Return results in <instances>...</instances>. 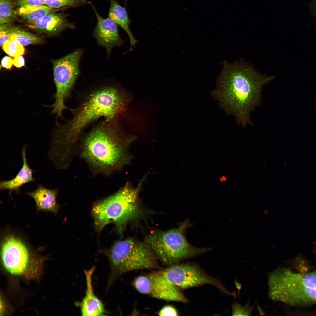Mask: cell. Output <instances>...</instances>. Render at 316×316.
<instances>
[{"mask_svg":"<svg viewBox=\"0 0 316 316\" xmlns=\"http://www.w3.org/2000/svg\"><path fill=\"white\" fill-rule=\"evenodd\" d=\"M269 296L274 301L292 306L316 304V269L306 273L278 269L270 274Z\"/></svg>","mask_w":316,"mask_h":316,"instance_id":"cell-4","label":"cell"},{"mask_svg":"<svg viewBox=\"0 0 316 316\" xmlns=\"http://www.w3.org/2000/svg\"><path fill=\"white\" fill-rule=\"evenodd\" d=\"M94 11L97 23L93 35L98 44L105 48L108 57L112 48L120 46L124 41L120 37L117 24L109 18H104L98 12L91 3L90 4Z\"/></svg>","mask_w":316,"mask_h":316,"instance_id":"cell-12","label":"cell"},{"mask_svg":"<svg viewBox=\"0 0 316 316\" xmlns=\"http://www.w3.org/2000/svg\"><path fill=\"white\" fill-rule=\"evenodd\" d=\"M1 258L5 269L11 274L19 275L25 270L28 262L27 248L18 238L7 236L3 243Z\"/></svg>","mask_w":316,"mask_h":316,"instance_id":"cell-11","label":"cell"},{"mask_svg":"<svg viewBox=\"0 0 316 316\" xmlns=\"http://www.w3.org/2000/svg\"><path fill=\"white\" fill-rule=\"evenodd\" d=\"M133 285L140 293L157 299L184 303L188 301L179 288L169 282L161 271L137 277Z\"/></svg>","mask_w":316,"mask_h":316,"instance_id":"cell-10","label":"cell"},{"mask_svg":"<svg viewBox=\"0 0 316 316\" xmlns=\"http://www.w3.org/2000/svg\"><path fill=\"white\" fill-rule=\"evenodd\" d=\"M90 3L87 0H45V5L59 10L78 7Z\"/></svg>","mask_w":316,"mask_h":316,"instance_id":"cell-21","label":"cell"},{"mask_svg":"<svg viewBox=\"0 0 316 316\" xmlns=\"http://www.w3.org/2000/svg\"><path fill=\"white\" fill-rule=\"evenodd\" d=\"M92 269L86 272L87 289L86 294L80 304L82 315L103 316L105 311L101 300L94 294L91 283Z\"/></svg>","mask_w":316,"mask_h":316,"instance_id":"cell-16","label":"cell"},{"mask_svg":"<svg viewBox=\"0 0 316 316\" xmlns=\"http://www.w3.org/2000/svg\"><path fill=\"white\" fill-rule=\"evenodd\" d=\"M169 266L161 272L169 282L180 288L186 289L209 284L222 292L232 295L220 281L209 275L196 265L179 263Z\"/></svg>","mask_w":316,"mask_h":316,"instance_id":"cell-9","label":"cell"},{"mask_svg":"<svg viewBox=\"0 0 316 316\" xmlns=\"http://www.w3.org/2000/svg\"><path fill=\"white\" fill-rule=\"evenodd\" d=\"M274 78L258 73L243 61H225L213 93L227 111L245 126L250 123V112L260 102L262 87Z\"/></svg>","mask_w":316,"mask_h":316,"instance_id":"cell-2","label":"cell"},{"mask_svg":"<svg viewBox=\"0 0 316 316\" xmlns=\"http://www.w3.org/2000/svg\"><path fill=\"white\" fill-rule=\"evenodd\" d=\"M83 50L77 49L66 56L53 61L54 81L56 91L55 101L51 105L52 113L61 117L63 111L68 109L65 104L70 96L80 74V62Z\"/></svg>","mask_w":316,"mask_h":316,"instance_id":"cell-8","label":"cell"},{"mask_svg":"<svg viewBox=\"0 0 316 316\" xmlns=\"http://www.w3.org/2000/svg\"><path fill=\"white\" fill-rule=\"evenodd\" d=\"M190 225L189 220L187 219L177 228L154 232L145 237V243L152 249L158 259L169 266L211 250V248L195 247L188 242L185 233Z\"/></svg>","mask_w":316,"mask_h":316,"instance_id":"cell-6","label":"cell"},{"mask_svg":"<svg viewBox=\"0 0 316 316\" xmlns=\"http://www.w3.org/2000/svg\"><path fill=\"white\" fill-rule=\"evenodd\" d=\"M227 180V178L225 176L223 175L221 176L219 178V181L221 183L225 182Z\"/></svg>","mask_w":316,"mask_h":316,"instance_id":"cell-30","label":"cell"},{"mask_svg":"<svg viewBox=\"0 0 316 316\" xmlns=\"http://www.w3.org/2000/svg\"><path fill=\"white\" fill-rule=\"evenodd\" d=\"M26 193L34 199L38 210L54 213L57 212L59 206L56 201L57 189H48L40 184L34 191Z\"/></svg>","mask_w":316,"mask_h":316,"instance_id":"cell-14","label":"cell"},{"mask_svg":"<svg viewBox=\"0 0 316 316\" xmlns=\"http://www.w3.org/2000/svg\"><path fill=\"white\" fill-rule=\"evenodd\" d=\"M13 64L16 67L20 68L25 64V61L24 57L22 56H16L13 59Z\"/></svg>","mask_w":316,"mask_h":316,"instance_id":"cell-28","label":"cell"},{"mask_svg":"<svg viewBox=\"0 0 316 316\" xmlns=\"http://www.w3.org/2000/svg\"><path fill=\"white\" fill-rule=\"evenodd\" d=\"M8 34L11 40H15L23 46L41 44L44 42L36 35L17 27L11 26Z\"/></svg>","mask_w":316,"mask_h":316,"instance_id":"cell-19","label":"cell"},{"mask_svg":"<svg viewBox=\"0 0 316 316\" xmlns=\"http://www.w3.org/2000/svg\"><path fill=\"white\" fill-rule=\"evenodd\" d=\"M15 4L18 7L27 6H40L45 5V0H14Z\"/></svg>","mask_w":316,"mask_h":316,"instance_id":"cell-25","label":"cell"},{"mask_svg":"<svg viewBox=\"0 0 316 316\" xmlns=\"http://www.w3.org/2000/svg\"><path fill=\"white\" fill-rule=\"evenodd\" d=\"M233 315H248L251 314L252 309L249 305L244 307H241L236 303L232 306Z\"/></svg>","mask_w":316,"mask_h":316,"instance_id":"cell-23","label":"cell"},{"mask_svg":"<svg viewBox=\"0 0 316 316\" xmlns=\"http://www.w3.org/2000/svg\"><path fill=\"white\" fill-rule=\"evenodd\" d=\"M158 314L159 315L162 316H177L178 315L176 308L170 305H166L163 307Z\"/></svg>","mask_w":316,"mask_h":316,"instance_id":"cell-26","label":"cell"},{"mask_svg":"<svg viewBox=\"0 0 316 316\" xmlns=\"http://www.w3.org/2000/svg\"><path fill=\"white\" fill-rule=\"evenodd\" d=\"M26 148V146L24 145L22 149L21 155L23 164L21 168L13 178L10 180L0 182L1 190H7L10 192L16 191L18 193L20 188L22 186L35 181L33 176V171L27 164Z\"/></svg>","mask_w":316,"mask_h":316,"instance_id":"cell-15","label":"cell"},{"mask_svg":"<svg viewBox=\"0 0 316 316\" xmlns=\"http://www.w3.org/2000/svg\"><path fill=\"white\" fill-rule=\"evenodd\" d=\"M1 66L7 69H11L13 64V60L10 57L5 56L1 61Z\"/></svg>","mask_w":316,"mask_h":316,"instance_id":"cell-27","label":"cell"},{"mask_svg":"<svg viewBox=\"0 0 316 316\" xmlns=\"http://www.w3.org/2000/svg\"><path fill=\"white\" fill-rule=\"evenodd\" d=\"M26 25L35 31L49 35L59 34L67 28L73 29L74 24L67 19V15L63 12L49 13L34 21H27Z\"/></svg>","mask_w":316,"mask_h":316,"instance_id":"cell-13","label":"cell"},{"mask_svg":"<svg viewBox=\"0 0 316 316\" xmlns=\"http://www.w3.org/2000/svg\"><path fill=\"white\" fill-rule=\"evenodd\" d=\"M108 16L126 32L129 36L131 46H134L137 41L130 30V21L125 8L121 6L116 0H110Z\"/></svg>","mask_w":316,"mask_h":316,"instance_id":"cell-17","label":"cell"},{"mask_svg":"<svg viewBox=\"0 0 316 316\" xmlns=\"http://www.w3.org/2000/svg\"><path fill=\"white\" fill-rule=\"evenodd\" d=\"M107 253L111 269L110 280L128 272L158 267V258L150 247L132 239L117 242Z\"/></svg>","mask_w":316,"mask_h":316,"instance_id":"cell-7","label":"cell"},{"mask_svg":"<svg viewBox=\"0 0 316 316\" xmlns=\"http://www.w3.org/2000/svg\"><path fill=\"white\" fill-rule=\"evenodd\" d=\"M46 5H27L18 7L16 12L18 16L27 21H36L46 15L59 11Z\"/></svg>","mask_w":316,"mask_h":316,"instance_id":"cell-18","label":"cell"},{"mask_svg":"<svg viewBox=\"0 0 316 316\" xmlns=\"http://www.w3.org/2000/svg\"><path fill=\"white\" fill-rule=\"evenodd\" d=\"M125 107L123 94L115 85L106 83L92 87L82 97L77 106L70 109L71 118L56 126L53 141L63 151L71 152L90 124L100 118L120 115Z\"/></svg>","mask_w":316,"mask_h":316,"instance_id":"cell-1","label":"cell"},{"mask_svg":"<svg viewBox=\"0 0 316 316\" xmlns=\"http://www.w3.org/2000/svg\"><path fill=\"white\" fill-rule=\"evenodd\" d=\"M141 183L136 188L126 185L114 194L96 204L92 213L96 229L101 231L107 224H115L120 233L129 222L143 216L137 201Z\"/></svg>","mask_w":316,"mask_h":316,"instance_id":"cell-5","label":"cell"},{"mask_svg":"<svg viewBox=\"0 0 316 316\" xmlns=\"http://www.w3.org/2000/svg\"><path fill=\"white\" fill-rule=\"evenodd\" d=\"M310 7L314 15L316 16V0H311Z\"/></svg>","mask_w":316,"mask_h":316,"instance_id":"cell-29","label":"cell"},{"mask_svg":"<svg viewBox=\"0 0 316 316\" xmlns=\"http://www.w3.org/2000/svg\"><path fill=\"white\" fill-rule=\"evenodd\" d=\"M12 0H0V25L10 23L18 18Z\"/></svg>","mask_w":316,"mask_h":316,"instance_id":"cell-20","label":"cell"},{"mask_svg":"<svg viewBox=\"0 0 316 316\" xmlns=\"http://www.w3.org/2000/svg\"><path fill=\"white\" fill-rule=\"evenodd\" d=\"M4 51L12 57L22 56L25 53V50L23 45L17 42L10 40L5 42L2 46Z\"/></svg>","mask_w":316,"mask_h":316,"instance_id":"cell-22","label":"cell"},{"mask_svg":"<svg viewBox=\"0 0 316 316\" xmlns=\"http://www.w3.org/2000/svg\"><path fill=\"white\" fill-rule=\"evenodd\" d=\"M118 117L104 118L82 139V157L101 171H112L128 159L125 141L118 129Z\"/></svg>","mask_w":316,"mask_h":316,"instance_id":"cell-3","label":"cell"},{"mask_svg":"<svg viewBox=\"0 0 316 316\" xmlns=\"http://www.w3.org/2000/svg\"><path fill=\"white\" fill-rule=\"evenodd\" d=\"M8 23L0 25V44L2 46L6 42L11 40L8 34L9 29L11 26Z\"/></svg>","mask_w":316,"mask_h":316,"instance_id":"cell-24","label":"cell"}]
</instances>
